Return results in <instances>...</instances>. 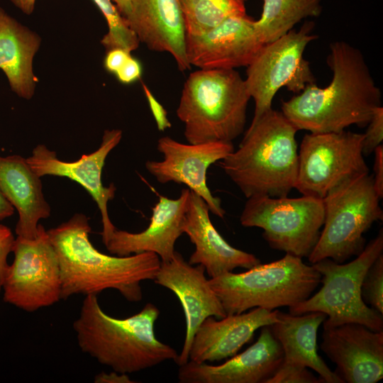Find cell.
Here are the masks:
<instances>
[{
    "mask_svg": "<svg viewBox=\"0 0 383 383\" xmlns=\"http://www.w3.org/2000/svg\"><path fill=\"white\" fill-rule=\"evenodd\" d=\"M329 48L330 84H309L282 102V113L298 131L322 133L340 132L352 125L365 127L381 106L380 89L361 51L343 40L331 43Z\"/></svg>",
    "mask_w": 383,
    "mask_h": 383,
    "instance_id": "cell-1",
    "label": "cell"
},
{
    "mask_svg": "<svg viewBox=\"0 0 383 383\" xmlns=\"http://www.w3.org/2000/svg\"><path fill=\"white\" fill-rule=\"evenodd\" d=\"M47 232L60 264L61 299L74 294L97 295L111 289L128 301H140V283L154 280L160 266V258L154 252L117 256L99 251L89 240L91 226L83 213L74 214Z\"/></svg>",
    "mask_w": 383,
    "mask_h": 383,
    "instance_id": "cell-2",
    "label": "cell"
},
{
    "mask_svg": "<svg viewBox=\"0 0 383 383\" xmlns=\"http://www.w3.org/2000/svg\"><path fill=\"white\" fill-rule=\"evenodd\" d=\"M159 315L158 308L149 302L136 314L114 318L102 310L96 295L89 294L73 328L83 353L113 371L130 374L178 358L176 350L155 336Z\"/></svg>",
    "mask_w": 383,
    "mask_h": 383,
    "instance_id": "cell-3",
    "label": "cell"
},
{
    "mask_svg": "<svg viewBox=\"0 0 383 383\" xmlns=\"http://www.w3.org/2000/svg\"><path fill=\"white\" fill-rule=\"evenodd\" d=\"M297 131L282 111L272 109L248 128L238 150L220 166L247 199L288 196L298 172Z\"/></svg>",
    "mask_w": 383,
    "mask_h": 383,
    "instance_id": "cell-4",
    "label": "cell"
},
{
    "mask_svg": "<svg viewBox=\"0 0 383 383\" xmlns=\"http://www.w3.org/2000/svg\"><path fill=\"white\" fill-rule=\"evenodd\" d=\"M250 96L235 69H199L184 82L177 109L188 143L232 142L243 131Z\"/></svg>",
    "mask_w": 383,
    "mask_h": 383,
    "instance_id": "cell-5",
    "label": "cell"
},
{
    "mask_svg": "<svg viewBox=\"0 0 383 383\" xmlns=\"http://www.w3.org/2000/svg\"><path fill=\"white\" fill-rule=\"evenodd\" d=\"M321 274L302 258L286 253L274 262L257 265L240 273L209 278L226 315L260 307L270 311L293 306L311 296Z\"/></svg>",
    "mask_w": 383,
    "mask_h": 383,
    "instance_id": "cell-6",
    "label": "cell"
},
{
    "mask_svg": "<svg viewBox=\"0 0 383 383\" xmlns=\"http://www.w3.org/2000/svg\"><path fill=\"white\" fill-rule=\"evenodd\" d=\"M380 196L369 173L350 177L331 189L323 198V228L308 257L313 264L330 258L343 263L362 252L364 233L383 218Z\"/></svg>",
    "mask_w": 383,
    "mask_h": 383,
    "instance_id": "cell-7",
    "label": "cell"
},
{
    "mask_svg": "<svg viewBox=\"0 0 383 383\" xmlns=\"http://www.w3.org/2000/svg\"><path fill=\"white\" fill-rule=\"evenodd\" d=\"M383 252V231L367 244L355 259L338 263L330 258L312 264L321 274L323 286L307 299L289 307V313L301 315L319 311L326 314L323 328L357 323L374 331H383V314L362 300L361 285L367 269Z\"/></svg>",
    "mask_w": 383,
    "mask_h": 383,
    "instance_id": "cell-8",
    "label": "cell"
},
{
    "mask_svg": "<svg viewBox=\"0 0 383 383\" xmlns=\"http://www.w3.org/2000/svg\"><path fill=\"white\" fill-rule=\"evenodd\" d=\"M324 216L323 199L255 195L248 198L240 222L244 227L262 228L272 249L303 258L318 242Z\"/></svg>",
    "mask_w": 383,
    "mask_h": 383,
    "instance_id": "cell-9",
    "label": "cell"
},
{
    "mask_svg": "<svg viewBox=\"0 0 383 383\" xmlns=\"http://www.w3.org/2000/svg\"><path fill=\"white\" fill-rule=\"evenodd\" d=\"M314 24L305 22L298 30L292 29L277 39L265 44L247 67L245 82L255 102L250 126L271 110L276 93L283 87L294 94L315 83L309 62L304 57L308 44L318 36L311 33Z\"/></svg>",
    "mask_w": 383,
    "mask_h": 383,
    "instance_id": "cell-10",
    "label": "cell"
},
{
    "mask_svg": "<svg viewBox=\"0 0 383 383\" xmlns=\"http://www.w3.org/2000/svg\"><path fill=\"white\" fill-rule=\"evenodd\" d=\"M363 139V133L346 131L306 134L298 153L294 189L304 196L323 199L346 179L369 173Z\"/></svg>",
    "mask_w": 383,
    "mask_h": 383,
    "instance_id": "cell-11",
    "label": "cell"
},
{
    "mask_svg": "<svg viewBox=\"0 0 383 383\" xmlns=\"http://www.w3.org/2000/svg\"><path fill=\"white\" fill-rule=\"evenodd\" d=\"M3 282L4 301L28 312L52 306L61 299L62 281L56 252L47 231L38 224L36 236H17Z\"/></svg>",
    "mask_w": 383,
    "mask_h": 383,
    "instance_id": "cell-12",
    "label": "cell"
},
{
    "mask_svg": "<svg viewBox=\"0 0 383 383\" xmlns=\"http://www.w3.org/2000/svg\"><path fill=\"white\" fill-rule=\"evenodd\" d=\"M157 150L162 154L161 161L148 160V172L162 184L173 182L184 184L206 203L209 211L223 218L226 211L220 198L214 196L206 184V172L216 162L222 160L234 150L232 142L212 141L184 144L171 137L158 139Z\"/></svg>",
    "mask_w": 383,
    "mask_h": 383,
    "instance_id": "cell-13",
    "label": "cell"
},
{
    "mask_svg": "<svg viewBox=\"0 0 383 383\" xmlns=\"http://www.w3.org/2000/svg\"><path fill=\"white\" fill-rule=\"evenodd\" d=\"M122 131L119 129L104 131L99 148L94 152L83 155L74 162L62 161L56 152L45 145H38L26 158L30 168L40 177L52 175L67 177L82 186L98 206L101 216L102 241L104 244L116 228L108 213V202L112 200L116 188L112 183L105 187L101 181L102 170L109 152L120 143Z\"/></svg>",
    "mask_w": 383,
    "mask_h": 383,
    "instance_id": "cell-14",
    "label": "cell"
},
{
    "mask_svg": "<svg viewBox=\"0 0 383 383\" xmlns=\"http://www.w3.org/2000/svg\"><path fill=\"white\" fill-rule=\"evenodd\" d=\"M201 265L193 266L175 250L172 257L161 262L155 282L172 291L179 299L185 316L186 333L181 353L176 363L179 366L189 360L195 332L209 316L221 318L226 316L223 305L205 276Z\"/></svg>",
    "mask_w": 383,
    "mask_h": 383,
    "instance_id": "cell-15",
    "label": "cell"
},
{
    "mask_svg": "<svg viewBox=\"0 0 383 383\" xmlns=\"http://www.w3.org/2000/svg\"><path fill=\"white\" fill-rule=\"evenodd\" d=\"M254 21L247 14L234 16L200 35H186L190 65L204 70L248 67L265 45Z\"/></svg>",
    "mask_w": 383,
    "mask_h": 383,
    "instance_id": "cell-16",
    "label": "cell"
},
{
    "mask_svg": "<svg viewBox=\"0 0 383 383\" xmlns=\"http://www.w3.org/2000/svg\"><path fill=\"white\" fill-rule=\"evenodd\" d=\"M321 349L348 383H376L383 378V331L357 323L323 328Z\"/></svg>",
    "mask_w": 383,
    "mask_h": 383,
    "instance_id": "cell-17",
    "label": "cell"
},
{
    "mask_svg": "<svg viewBox=\"0 0 383 383\" xmlns=\"http://www.w3.org/2000/svg\"><path fill=\"white\" fill-rule=\"evenodd\" d=\"M283 350L270 326L261 328L257 341L218 365L191 360L179 365L181 383H267L283 361Z\"/></svg>",
    "mask_w": 383,
    "mask_h": 383,
    "instance_id": "cell-18",
    "label": "cell"
},
{
    "mask_svg": "<svg viewBox=\"0 0 383 383\" xmlns=\"http://www.w3.org/2000/svg\"><path fill=\"white\" fill-rule=\"evenodd\" d=\"M189 193L187 188L182 189L176 199L160 196L146 229L131 233L116 228L104 243L108 251L117 256L150 252L157 255L161 262L169 261L175 252L177 240L184 233Z\"/></svg>",
    "mask_w": 383,
    "mask_h": 383,
    "instance_id": "cell-19",
    "label": "cell"
},
{
    "mask_svg": "<svg viewBox=\"0 0 383 383\" xmlns=\"http://www.w3.org/2000/svg\"><path fill=\"white\" fill-rule=\"evenodd\" d=\"M182 229L195 246L188 262L201 265L210 278L260 263L255 255L237 249L223 239L211 223L206 203L191 190Z\"/></svg>",
    "mask_w": 383,
    "mask_h": 383,
    "instance_id": "cell-20",
    "label": "cell"
},
{
    "mask_svg": "<svg viewBox=\"0 0 383 383\" xmlns=\"http://www.w3.org/2000/svg\"><path fill=\"white\" fill-rule=\"evenodd\" d=\"M125 18L140 43L151 50L170 54L180 71L191 68L179 0H133Z\"/></svg>",
    "mask_w": 383,
    "mask_h": 383,
    "instance_id": "cell-21",
    "label": "cell"
},
{
    "mask_svg": "<svg viewBox=\"0 0 383 383\" xmlns=\"http://www.w3.org/2000/svg\"><path fill=\"white\" fill-rule=\"evenodd\" d=\"M278 321L277 310L260 307L248 312L207 317L194 333L189 360L197 363L219 361L238 353L255 332Z\"/></svg>",
    "mask_w": 383,
    "mask_h": 383,
    "instance_id": "cell-22",
    "label": "cell"
},
{
    "mask_svg": "<svg viewBox=\"0 0 383 383\" xmlns=\"http://www.w3.org/2000/svg\"><path fill=\"white\" fill-rule=\"evenodd\" d=\"M40 178L26 158L18 155L0 156V191L18 211L15 231L18 237L34 238L39 221L50 216Z\"/></svg>",
    "mask_w": 383,
    "mask_h": 383,
    "instance_id": "cell-23",
    "label": "cell"
},
{
    "mask_svg": "<svg viewBox=\"0 0 383 383\" xmlns=\"http://www.w3.org/2000/svg\"><path fill=\"white\" fill-rule=\"evenodd\" d=\"M278 321L270 328L283 350V365L311 368L321 382L344 383L318 353L317 333L327 316L319 311L292 315L277 311Z\"/></svg>",
    "mask_w": 383,
    "mask_h": 383,
    "instance_id": "cell-24",
    "label": "cell"
},
{
    "mask_svg": "<svg viewBox=\"0 0 383 383\" xmlns=\"http://www.w3.org/2000/svg\"><path fill=\"white\" fill-rule=\"evenodd\" d=\"M41 39L0 7V69L11 90L18 96L30 99L38 82L33 70V58Z\"/></svg>",
    "mask_w": 383,
    "mask_h": 383,
    "instance_id": "cell-25",
    "label": "cell"
},
{
    "mask_svg": "<svg viewBox=\"0 0 383 383\" xmlns=\"http://www.w3.org/2000/svg\"><path fill=\"white\" fill-rule=\"evenodd\" d=\"M322 0H263L260 18L254 21L263 44L270 43L294 29L301 20L318 17Z\"/></svg>",
    "mask_w": 383,
    "mask_h": 383,
    "instance_id": "cell-26",
    "label": "cell"
},
{
    "mask_svg": "<svg viewBox=\"0 0 383 383\" xmlns=\"http://www.w3.org/2000/svg\"><path fill=\"white\" fill-rule=\"evenodd\" d=\"M187 35H200L225 19L246 14L241 0H179Z\"/></svg>",
    "mask_w": 383,
    "mask_h": 383,
    "instance_id": "cell-27",
    "label": "cell"
},
{
    "mask_svg": "<svg viewBox=\"0 0 383 383\" xmlns=\"http://www.w3.org/2000/svg\"><path fill=\"white\" fill-rule=\"evenodd\" d=\"M93 1L107 22L109 30L101 40L106 50L121 48L131 52L136 50L140 42L117 7L111 0Z\"/></svg>",
    "mask_w": 383,
    "mask_h": 383,
    "instance_id": "cell-28",
    "label": "cell"
},
{
    "mask_svg": "<svg viewBox=\"0 0 383 383\" xmlns=\"http://www.w3.org/2000/svg\"><path fill=\"white\" fill-rule=\"evenodd\" d=\"M363 301L383 314V253L367 269L361 285Z\"/></svg>",
    "mask_w": 383,
    "mask_h": 383,
    "instance_id": "cell-29",
    "label": "cell"
},
{
    "mask_svg": "<svg viewBox=\"0 0 383 383\" xmlns=\"http://www.w3.org/2000/svg\"><path fill=\"white\" fill-rule=\"evenodd\" d=\"M320 378L313 375L308 367L282 364L267 383H319Z\"/></svg>",
    "mask_w": 383,
    "mask_h": 383,
    "instance_id": "cell-30",
    "label": "cell"
},
{
    "mask_svg": "<svg viewBox=\"0 0 383 383\" xmlns=\"http://www.w3.org/2000/svg\"><path fill=\"white\" fill-rule=\"evenodd\" d=\"M367 128L364 134L362 143L363 155L374 152L377 147L383 140V107H377L367 123Z\"/></svg>",
    "mask_w": 383,
    "mask_h": 383,
    "instance_id": "cell-31",
    "label": "cell"
},
{
    "mask_svg": "<svg viewBox=\"0 0 383 383\" xmlns=\"http://www.w3.org/2000/svg\"><path fill=\"white\" fill-rule=\"evenodd\" d=\"M15 238L10 228L0 224V293L6 270L8 256L12 252Z\"/></svg>",
    "mask_w": 383,
    "mask_h": 383,
    "instance_id": "cell-32",
    "label": "cell"
},
{
    "mask_svg": "<svg viewBox=\"0 0 383 383\" xmlns=\"http://www.w3.org/2000/svg\"><path fill=\"white\" fill-rule=\"evenodd\" d=\"M141 84L158 130L164 131L167 128H170L171 127V123L167 118L166 110L156 99L148 87L143 82Z\"/></svg>",
    "mask_w": 383,
    "mask_h": 383,
    "instance_id": "cell-33",
    "label": "cell"
},
{
    "mask_svg": "<svg viewBox=\"0 0 383 383\" xmlns=\"http://www.w3.org/2000/svg\"><path fill=\"white\" fill-rule=\"evenodd\" d=\"M114 74L121 83L129 84L140 79L142 65L136 58L131 55Z\"/></svg>",
    "mask_w": 383,
    "mask_h": 383,
    "instance_id": "cell-34",
    "label": "cell"
},
{
    "mask_svg": "<svg viewBox=\"0 0 383 383\" xmlns=\"http://www.w3.org/2000/svg\"><path fill=\"white\" fill-rule=\"evenodd\" d=\"M131 52L121 48H113L106 51L104 65L106 71L115 74L131 56Z\"/></svg>",
    "mask_w": 383,
    "mask_h": 383,
    "instance_id": "cell-35",
    "label": "cell"
},
{
    "mask_svg": "<svg viewBox=\"0 0 383 383\" xmlns=\"http://www.w3.org/2000/svg\"><path fill=\"white\" fill-rule=\"evenodd\" d=\"M374 160L372 175L376 191L382 199L383 196V145L381 144L374 150Z\"/></svg>",
    "mask_w": 383,
    "mask_h": 383,
    "instance_id": "cell-36",
    "label": "cell"
},
{
    "mask_svg": "<svg viewBox=\"0 0 383 383\" xmlns=\"http://www.w3.org/2000/svg\"><path fill=\"white\" fill-rule=\"evenodd\" d=\"M94 382L107 383L134 382L133 381H131L128 374L120 373L113 370L110 373L101 372L98 374L94 378Z\"/></svg>",
    "mask_w": 383,
    "mask_h": 383,
    "instance_id": "cell-37",
    "label": "cell"
},
{
    "mask_svg": "<svg viewBox=\"0 0 383 383\" xmlns=\"http://www.w3.org/2000/svg\"><path fill=\"white\" fill-rule=\"evenodd\" d=\"M14 209L13 206L7 201L0 191V221L11 216Z\"/></svg>",
    "mask_w": 383,
    "mask_h": 383,
    "instance_id": "cell-38",
    "label": "cell"
},
{
    "mask_svg": "<svg viewBox=\"0 0 383 383\" xmlns=\"http://www.w3.org/2000/svg\"><path fill=\"white\" fill-rule=\"evenodd\" d=\"M17 8L26 14L33 11L35 0H10Z\"/></svg>",
    "mask_w": 383,
    "mask_h": 383,
    "instance_id": "cell-39",
    "label": "cell"
},
{
    "mask_svg": "<svg viewBox=\"0 0 383 383\" xmlns=\"http://www.w3.org/2000/svg\"><path fill=\"white\" fill-rule=\"evenodd\" d=\"M120 13L126 18L130 13L133 0H113Z\"/></svg>",
    "mask_w": 383,
    "mask_h": 383,
    "instance_id": "cell-40",
    "label": "cell"
},
{
    "mask_svg": "<svg viewBox=\"0 0 383 383\" xmlns=\"http://www.w3.org/2000/svg\"><path fill=\"white\" fill-rule=\"evenodd\" d=\"M241 1H243V2H245L246 0H241Z\"/></svg>",
    "mask_w": 383,
    "mask_h": 383,
    "instance_id": "cell-41",
    "label": "cell"
}]
</instances>
